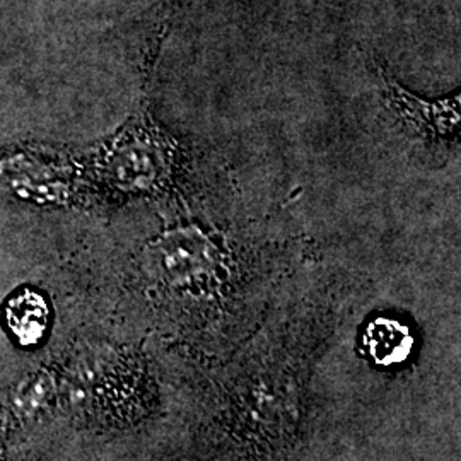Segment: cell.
Returning <instances> with one entry per match:
<instances>
[{
  "label": "cell",
  "instance_id": "obj_2",
  "mask_svg": "<svg viewBox=\"0 0 461 461\" xmlns=\"http://www.w3.org/2000/svg\"><path fill=\"white\" fill-rule=\"evenodd\" d=\"M7 321L13 333L23 344H34L41 339L49 321V308L45 299L26 291L11 299L7 306Z\"/></svg>",
  "mask_w": 461,
  "mask_h": 461
},
{
  "label": "cell",
  "instance_id": "obj_3",
  "mask_svg": "<svg viewBox=\"0 0 461 461\" xmlns=\"http://www.w3.org/2000/svg\"><path fill=\"white\" fill-rule=\"evenodd\" d=\"M390 96H392V101H398L396 103L398 112L402 115H405V118H409L417 129H422V127L439 129L441 127V131L446 132V131H451L453 127H456L449 122H445L441 106L428 104L426 101L412 98L411 95H405L396 86L390 87Z\"/></svg>",
  "mask_w": 461,
  "mask_h": 461
},
{
  "label": "cell",
  "instance_id": "obj_1",
  "mask_svg": "<svg viewBox=\"0 0 461 461\" xmlns=\"http://www.w3.org/2000/svg\"><path fill=\"white\" fill-rule=\"evenodd\" d=\"M364 344L376 363H402L411 354L412 335L396 320L378 318L366 330Z\"/></svg>",
  "mask_w": 461,
  "mask_h": 461
}]
</instances>
